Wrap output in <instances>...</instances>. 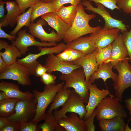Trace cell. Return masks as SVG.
I'll return each instance as SVG.
<instances>
[{
  "label": "cell",
  "instance_id": "1",
  "mask_svg": "<svg viewBox=\"0 0 131 131\" xmlns=\"http://www.w3.org/2000/svg\"><path fill=\"white\" fill-rule=\"evenodd\" d=\"M83 6L81 3L77 5L76 16L70 28L63 39L66 43L84 35L94 33L102 27L99 26L92 27L90 25L89 21L95 18L96 15L87 14Z\"/></svg>",
  "mask_w": 131,
  "mask_h": 131
},
{
  "label": "cell",
  "instance_id": "2",
  "mask_svg": "<svg viewBox=\"0 0 131 131\" xmlns=\"http://www.w3.org/2000/svg\"><path fill=\"white\" fill-rule=\"evenodd\" d=\"M65 82L63 81L57 84L45 86L42 92L37 90H33L34 96L36 99L37 103L35 115L32 120L38 123L44 120L45 111L50 104L52 102L55 95L62 88Z\"/></svg>",
  "mask_w": 131,
  "mask_h": 131
},
{
  "label": "cell",
  "instance_id": "3",
  "mask_svg": "<svg viewBox=\"0 0 131 131\" xmlns=\"http://www.w3.org/2000/svg\"><path fill=\"white\" fill-rule=\"evenodd\" d=\"M59 78L60 80L65 82L63 88H73L84 100L85 103H88L89 92L88 85L85 81V75L82 68L75 69L68 74H62Z\"/></svg>",
  "mask_w": 131,
  "mask_h": 131
},
{
  "label": "cell",
  "instance_id": "4",
  "mask_svg": "<svg viewBox=\"0 0 131 131\" xmlns=\"http://www.w3.org/2000/svg\"><path fill=\"white\" fill-rule=\"evenodd\" d=\"M112 94L103 98L96 108L98 121L120 116L125 118L127 114L124 107Z\"/></svg>",
  "mask_w": 131,
  "mask_h": 131
},
{
  "label": "cell",
  "instance_id": "5",
  "mask_svg": "<svg viewBox=\"0 0 131 131\" xmlns=\"http://www.w3.org/2000/svg\"><path fill=\"white\" fill-rule=\"evenodd\" d=\"M84 100L74 90H71L68 98L59 110H54L53 115L58 121L63 118H67V112L74 113L78 114L83 119L86 112V106Z\"/></svg>",
  "mask_w": 131,
  "mask_h": 131
},
{
  "label": "cell",
  "instance_id": "6",
  "mask_svg": "<svg viewBox=\"0 0 131 131\" xmlns=\"http://www.w3.org/2000/svg\"><path fill=\"white\" fill-rule=\"evenodd\" d=\"M129 58L119 62L114 66L118 72L113 84L116 98L120 102L122 101L123 93L126 89L131 87V64Z\"/></svg>",
  "mask_w": 131,
  "mask_h": 131
},
{
  "label": "cell",
  "instance_id": "7",
  "mask_svg": "<svg viewBox=\"0 0 131 131\" xmlns=\"http://www.w3.org/2000/svg\"><path fill=\"white\" fill-rule=\"evenodd\" d=\"M37 103L34 95L29 100H20L16 104L15 113L7 117L10 121L20 123L32 120L36 115Z\"/></svg>",
  "mask_w": 131,
  "mask_h": 131
},
{
  "label": "cell",
  "instance_id": "8",
  "mask_svg": "<svg viewBox=\"0 0 131 131\" xmlns=\"http://www.w3.org/2000/svg\"><path fill=\"white\" fill-rule=\"evenodd\" d=\"M38 50L40 51L36 54L29 53L25 57L17 59L16 62L26 66L29 69L31 75H35V68L39 63L37 60L39 57L42 56L52 54H59L66 48V44L64 42L59 43L52 47H38Z\"/></svg>",
  "mask_w": 131,
  "mask_h": 131
},
{
  "label": "cell",
  "instance_id": "9",
  "mask_svg": "<svg viewBox=\"0 0 131 131\" xmlns=\"http://www.w3.org/2000/svg\"><path fill=\"white\" fill-rule=\"evenodd\" d=\"M29 69L25 65L16 62L8 66L7 69L0 73V79H6L16 81L24 87L32 84Z\"/></svg>",
  "mask_w": 131,
  "mask_h": 131
},
{
  "label": "cell",
  "instance_id": "10",
  "mask_svg": "<svg viewBox=\"0 0 131 131\" xmlns=\"http://www.w3.org/2000/svg\"><path fill=\"white\" fill-rule=\"evenodd\" d=\"M85 7L84 9L91 11L93 13L100 15L104 19L105 24L104 26L111 28H116L120 29L121 32L127 30V26L123 23V21L116 19L110 15L105 7L101 4L95 3L97 7H94L93 4L88 0H83L81 2Z\"/></svg>",
  "mask_w": 131,
  "mask_h": 131
},
{
  "label": "cell",
  "instance_id": "11",
  "mask_svg": "<svg viewBox=\"0 0 131 131\" xmlns=\"http://www.w3.org/2000/svg\"><path fill=\"white\" fill-rule=\"evenodd\" d=\"M17 36L15 40L11 41L20 51L22 56L26 54L29 50V47L35 46L50 47L57 44V42H40L36 41L35 37L26 33V29L20 30L17 33Z\"/></svg>",
  "mask_w": 131,
  "mask_h": 131
},
{
  "label": "cell",
  "instance_id": "12",
  "mask_svg": "<svg viewBox=\"0 0 131 131\" xmlns=\"http://www.w3.org/2000/svg\"><path fill=\"white\" fill-rule=\"evenodd\" d=\"M120 30L116 28L104 26L91 33L89 36L93 45L98 49L105 47L112 43L117 37Z\"/></svg>",
  "mask_w": 131,
  "mask_h": 131
},
{
  "label": "cell",
  "instance_id": "13",
  "mask_svg": "<svg viewBox=\"0 0 131 131\" xmlns=\"http://www.w3.org/2000/svg\"><path fill=\"white\" fill-rule=\"evenodd\" d=\"M47 22L41 18L38 20L36 23L31 22L28 27L30 33L40 39L41 42H60L62 39L57 32L52 30L51 33H48L43 27Z\"/></svg>",
  "mask_w": 131,
  "mask_h": 131
},
{
  "label": "cell",
  "instance_id": "14",
  "mask_svg": "<svg viewBox=\"0 0 131 131\" xmlns=\"http://www.w3.org/2000/svg\"><path fill=\"white\" fill-rule=\"evenodd\" d=\"M43 66L47 69L46 73H51L57 71L62 74H66L77 68H82L81 66L71 62H64L54 54H49L46 58Z\"/></svg>",
  "mask_w": 131,
  "mask_h": 131
},
{
  "label": "cell",
  "instance_id": "15",
  "mask_svg": "<svg viewBox=\"0 0 131 131\" xmlns=\"http://www.w3.org/2000/svg\"><path fill=\"white\" fill-rule=\"evenodd\" d=\"M88 88L89 96L88 102L86 105V112L83 119L84 121L92 114L103 98L111 94L108 89H99L95 84L89 85Z\"/></svg>",
  "mask_w": 131,
  "mask_h": 131
},
{
  "label": "cell",
  "instance_id": "16",
  "mask_svg": "<svg viewBox=\"0 0 131 131\" xmlns=\"http://www.w3.org/2000/svg\"><path fill=\"white\" fill-rule=\"evenodd\" d=\"M111 44L112 49L110 57L104 63L110 62L113 67L119 62L127 58L128 56L122 34L119 33L118 36Z\"/></svg>",
  "mask_w": 131,
  "mask_h": 131
},
{
  "label": "cell",
  "instance_id": "17",
  "mask_svg": "<svg viewBox=\"0 0 131 131\" xmlns=\"http://www.w3.org/2000/svg\"><path fill=\"white\" fill-rule=\"evenodd\" d=\"M98 51L97 48L93 52L71 62L73 64L80 66L83 68L87 83L91 76L98 70L99 66L96 58V56Z\"/></svg>",
  "mask_w": 131,
  "mask_h": 131
},
{
  "label": "cell",
  "instance_id": "18",
  "mask_svg": "<svg viewBox=\"0 0 131 131\" xmlns=\"http://www.w3.org/2000/svg\"><path fill=\"white\" fill-rule=\"evenodd\" d=\"M49 25L63 39L71 25L61 19L55 12H50L41 16Z\"/></svg>",
  "mask_w": 131,
  "mask_h": 131
},
{
  "label": "cell",
  "instance_id": "19",
  "mask_svg": "<svg viewBox=\"0 0 131 131\" xmlns=\"http://www.w3.org/2000/svg\"><path fill=\"white\" fill-rule=\"evenodd\" d=\"M0 90L5 93L10 98L26 100L34 96L33 94L29 91L23 92L20 90L17 85L2 80L0 82Z\"/></svg>",
  "mask_w": 131,
  "mask_h": 131
},
{
  "label": "cell",
  "instance_id": "20",
  "mask_svg": "<svg viewBox=\"0 0 131 131\" xmlns=\"http://www.w3.org/2000/svg\"><path fill=\"white\" fill-rule=\"evenodd\" d=\"M58 123L66 131H86L84 121L75 113H71L67 118L60 119Z\"/></svg>",
  "mask_w": 131,
  "mask_h": 131
},
{
  "label": "cell",
  "instance_id": "21",
  "mask_svg": "<svg viewBox=\"0 0 131 131\" xmlns=\"http://www.w3.org/2000/svg\"><path fill=\"white\" fill-rule=\"evenodd\" d=\"M113 67L110 62L107 63L104 62L99 65L97 70L94 72L90 77L87 84L88 85L92 84L95 80L101 78L106 84V82L108 78H110L114 82L117 75L112 70Z\"/></svg>",
  "mask_w": 131,
  "mask_h": 131
},
{
  "label": "cell",
  "instance_id": "22",
  "mask_svg": "<svg viewBox=\"0 0 131 131\" xmlns=\"http://www.w3.org/2000/svg\"><path fill=\"white\" fill-rule=\"evenodd\" d=\"M67 48H71L85 55L94 52L97 48L93 44L89 36H81L66 43Z\"/></svg>",
  "mask_w": 131,
  "mask_h": 131
},
{
  "label": "cell",
  "instance_id": "23",
  "mask_svg": "<svg viewBox=\"0 0 131 131\" xmlns=\"http://www.w3.org/2000/svg\"><path fill=\"white\" fill-rule=\"evenodd\" d=\"M124 117L118 116L111 118L99 121V126L101 131H124L126 124Z\"/></svg>",
  "mask_w": 131,
  "mask_h": 131
},
{
  "label": "cell",
  "instance_id": "24",
  "mask_svg": "<svg viewBox=\"0 0 131 131\" xmlns=\"http://www.w3.org/2000/svg\"><path fill=\"white\" fill-rule=\"evenodd\" d=\"M6 5L7 13L2 19L5 22L3 26L9 25L13 27L17 23V20L18 16L22 13L16 1L11 0L4 1Z\"/></svg>",
  "mask_w": 131,
  "mask_h": 131
},
{
  "label": "cell",
  "instance_id": "25",
  "mask_svg": "<svg viewBox=\"0 0 131 131\" xmlns=\"http://www.w3.org/2000/svg\"><path fill=\"white\" fill-rule=\"evenodd\" d=\"M50 12H56L51 2H45L40 0L38 1L33 6L31 22H33L39 16Z\"/></svg>",
  "mask_w": 131,
  "mask_h": 131
},
{
  "label": "cell",
  "instance_id": "26",
  "mask_svg": "<svg viewBox=\"0 0 131 131\" xmlns=\"http://www.w3.org/2000/svg\"><path fill=\"white\" fill-rule=\"evenodd\" d=\"M77 11V6L71 5L65 6L64 5L55 13L65 22L71 26Z\"/></svg>",
  "mask_w": 131,
  "mask_h": 131
},
{
  "label": "cell",
  "instance_id": "27",
  "mask_svg": "<svg viewBox=\"0 0 131 131\" xmlns=\"http://www.w3.org/2000/svg\"><path fill=\"white\" fill-rule=\"evenodd\" d=\"M71 90L69 88L65 89L63 87L55 95L52 103L46 113H52L53 110H57L62 106L66 101Z\"/></svg>",
  "mask_w": 131,
  "mask_h": 131
},
{
  "label": "cell",
  "instance_id": "28",
  "mask_svg": "<svg viewBox=\"0 0 131 131\" xmlns=\"http://www.w3.org/2000/svg\"><path fill=\"white\" fill-rule=\"evenodd\" d=\"M3 52L0 51V56L8 65L16 62L17 58L22 56L19 50L13 44L9 45Z\"/></svg>",
  "mask_w": 131,
  "mask_h": 131
},
{
  "label": "cell",
  "instance_id": "29",
  "mask_svg": "<svg viewBox=\"0 0 131 131\" xmlns=\"http://www.w3.org/2000/svg\"><path fill=\"white\" fill-rule=\"evenodd\" d=\"M19 100L9 98L0 101V117H8L14 114L16 104Z\"/></svg>",
  "mask_w": 131,
  "mask_h": 131
},
{
  "label": "cell",
  "instance_id": "30",
  "mask_svg": "<svg viewBox=\"0 0 131 131\" xmlns=\"http://www.w3.org/2000/svg\"><path fill=\"white\" fill-rule=\"evenodd\" d=\"M85 55L75 49L66 48L63 51L57 54L56 56L64 62H72Z\"/></svg>",
  "mask_w": 131,
  "mask_h": 131
},
{
  "label": "cell",
  "instance_id": "31",
  "mask_svg": "<svg viewBox=\"0 0 131 131\" xmlns=\"http://www.w3.org/2000/svg\"><path fill=\"white\" fill-rule=\"evenodd\" d=\"M33 6L29 8L27 11L22 13L18 17L17 20V25L14 29L10 33V35H16L17 32L24 26L28 27L31 22V16Z\"/></svg>",
  "mask_w": 131,
  "mask_h": 131
},
{
  "label": "cell",
  "instance_id": "32",
  "mask_svg": "<svg viewBox=\"0 0 131 131\" xmlns=\"http://www.w3.org/2000/svg\"><path fill=\"white\" fill-rule=\"evenodd\" d=\"M44 120V123L38 125L39 128L42 131H54L58 121L52 113H46Z\"/></svg>",
  "mask_w": 131,
  "mask_h": 131
},
{
  "label": "cell",
  "instance_id": "33",
  "mask_svg": "<svg viewBox=\"0 0 131 131\" xmlns=\"http://www.w3.org/2000/svg\"><path fill=\"white\" fill-rule=\"evenodd\" d=\"M112 49L111 44L105 47L98 49V52L96 56V58L99 66L110 58Z\"/></svg>",
  "mask_w": 131,
  "mask_h": 131
},
{
  "label": "cell",
  "instance_id": "34",
  "mask_svg": "<svg viewBox=\"0 0 131 131\" xmlns=\"http://www.w3.org/2000/svg\"><path fill=\"white\" fill-rule=\"evenodd\" d=\"M122 32L124 43L129 57V61L131 64V28L129 31L127 30Z\"/></svg>",
  "mask_w": 131,
  "mask_h": 131
},
{
  "label": "cell",
  "instance_id": "35",
  "mask_svg": "<svg viewBox=\"0 0 131 131\" xmlns=\"http://www.w3.org/2000/svg\"><path fill=\"white\" fill-rule=\"evenodd\" d=\"M83 0H51L50 1L53 7L56 11L58 10L61 7L66 4L77 6Z\"/></svg>",
  "mask_w": 131,
  "mask_h": 131
},
{
  "label": "cell",
  "instance_id": "36",
  "mask_svg": "<svg viewBox=\"0 0 131 131\" xmlns=\"http://www.w3.org/2000/svg\"><path fill=\"white\" fill-rule=\"evenodd\" d=\"M37 123L32 120L29 122H25L21 123L20 131H40Z\"/></svg>",
  "mask_w": 131,
  "mask_h": 131
},
{
  "label": "cell",
  "instance_id": "37",
  "mask_svg": "<svg viewBox=\"0 0 131 131\" xmlns=\"http://www.w3.org/2000/svg\"><path fill=\"white\" fill-rule=\"evenodd\" d=\"M90 2L93 1L95 3L101 4L105 7L113 10L115 9H120L117 5V0H88Z\"/></svg>",
  "mask_w": 131,
  "mask_h": 131
},
{
  "label": "cell",
  "instance_id": "38",
  "mask_svg": "<svg viewBox=\"0 0 131 131\" xmlns=\"http://www.w3.org/2000/svg\"><path fill=\"white\" fill-rule=\"evenodd\" d=\"M40 0H15L17 3L22 13L25 12L26 9L32 6Z\"/></svg>",
  "mask_w": 131,
  "mask_h": 131
},
{
  "label": "cell",
  "instance_id": "39",
  "mask_svg": "<svg viewBox=\"0 0 131 131\" xmlns=\"http://www.w3.org/2000/svg\"><path fill=\"white\" fill-rule=\"evenodd\" d=\"M117 5L125 13H131V0H117Z\"/></svg>",
  "mask_w": 131,
  "mask_h": 131
},
{
  "label": "cell",
  "instance_id": "40",
  "mask_svg": "<svg viewBox=\"0 0 131 131\" xmlns=\"http://www.w3.org/2000/svg\"><path fill=\"white\" fill-rule=\"evenodd\" d=\"M40 78L41 81L45 86L56 84V77L51 73H46Z\"/></svg>",
  "mask_w": 131,
  "mask_h": 131
},
{
  "label": "cell",
  "instance_id": "41",
  "mask_svg": "<svg viewBox=\"0 0 131 131\" xmlns=\"http://www.w3.org/2000/svg\"><path fill=\"white\" fill-rule=\"evenodd\" d=\"M96 114V109L92 114L84 120L86 131H94L95 129V126L94 124V119Z\"/></svg>",
  "mask_w": 131,
  "mask_h": 131
},
{
  "label": "cell",
  "instance_id": "42",
  "mask_svg": "<svg viewBox=\"0 0 131 131\" xmlns=\"http://www.w3.org/2000/svg\"><path fill=\"white\" fill-rule=\"evenodd\" d=\"M21 123L10 120L8 124L0 131H20Z\"/></svg>",
  "mask_w": 131,
  "mask_h": 131
},
{
  "label": "cell",
  "instance_id": "43",
  "mask_svg": "<svg viewBox=\"0 0 131 131\" xmlns=\"http://www.w3.org/2000/svg\"><path fill=\"white\" fill-rule=\"evenodd\" d=\"M5 24L4 22L0 21V38H4L8 39L11 41L15 40L17 37L16 35H12L6 33L2 29V27Z\"/></svg>",
  "mask_w": 131,
  "mask_h": 131
},
{
  "label": "cell",
  "instance_id": "44",
  "mask_svg": "<svg viewBox=\"0 0 131 131\" xmlns=\"http://www.w3.org/2000/svg\"><path fill=\"white\" fill-rule=\"evenodd\" d=\"M47 71V68L39 63L35 68V75L38 77H40L46 73Z\"/></svg>",
  "mask_w": 131,
  "mask_h": 131
},
{
  "label": "cell",
  "instance_id": "45",
  "mask_svg": "<svg viewBox=\"0 0 131 131\" xmlns=\"http://www.w3.org/2000/svg\"><path fill=\"white\" fill-rule=\"evenodd\" d=\"M8 66V65L0 56V73L5 71Z\"/></svg>",
  "mask_w": 131,
  "mask_h": 131
},
{
  "label": "cell",
  "instance_id": "46",
  "mask_svg": "<svg viewBox=\"0 0 131 131\" xmlns=\"http://www.w3.org/2000/svg\"><path fill=\"white\" fill-rule=\"evenodd\" d=\"M124 102L126 107L129 111L130 117L129 120L131 122V98L125 99Z\"/></svg>",
  "mask_w": 131,
  "mask_h": 131
},
{
  "label": "cell",
  "instance_id": "47",
  "mask_svg": "<svg viewBox=\"0 0 131 131\" xmlns=\"http://www.w3.org/2000/svg\"><path fill=\"white\" fill-rule=\"evenodd\" d=\"M9 121L7 117H0V130L5 126Z\"/></svg>",
  "mask_w": 131,
  "mask_h": 131
},
{
  "label": "cell",
  "instance_id": "48",
  "mask_svg": "<svg viewBox=\"0 0 131 131\" xmlns=\"http://www.w3.org/2000/svg\"><path fill=\"white\" fill-rule=\"evenodd\" d=\"M4 1L3 0H0V19L3 18L4 16L5 9L4 5Z\"/></svg>",
  "mask_w": 131,
  "mask_h": 131
},
{
  "label": "cell",
  "instance_id": "49",
  "mask_svg": "<svg viewBox=\"0 0 131 131\" xmlns=\"http://www.w3.org/2000/svg\"><path fill=\"white\" fill-rule=\"evenodd\" d=\"M9 45L8 43L5 41L0 40V50L2 49H5Z\"/></svg>",
  "mask_w": 131,
  "mask_h": 131
},
{
  "label": "cell",
  "instance_id": "50",
  "mask_svg": "<svg viewBox=\"0 0 131 131\" xmlns=\"http://www.w3.org/2000/svg\"><path fill=\"white\" fill-rule=\"evenodd\" d=\"M10 98L4 92L0 91V101Z\"/></svg>",
  "mask_w": 131,
  "mask_h": 131
},
{
  "label": "cell",
  "instance_id": "51",
  "mask_svg": "<svg viewBox=\"0 0 131 131\" xmlns=\"http://www.w3.org/2000/svg\"><path fill=\"white\" fill-rule=\"evenodd\" d=\"M54 131H66L65 130L62 126L58 123L56 126Z\"/></svg>",
  "mask_w": 131,
  "mask_h": 131
},
{
  "label": "cell",
  "instance_id": "52",
  "mask_svg": "<svg viewBox=\"0 0 131 131\" xmlns=\"http://www.w3.org/2000/svg\"><path fill=\"white\" fill-rule=\"evenodd\" d=\"M124 131H131V128H130L128 124V123L126 124Z\"/></svg>",
  "mask_w": 131,
  "mask_h": 131
},
{
  "label": "cell",
  "instance_id": "53",
  "mask_svg": "<svg viewBox=\"0 0 131 131\" xmlns=\"http://www.w3.org/2000/svg\"><path fill=\"white\" fill-rule=\"evenodd\" d=\"M44 2H48L50 1L51 0H40Z\"/></svg>",
  "mask_w": 131,
  "mask_h": 131
},
{
  "label": "cell",
  "instance_id": "54",
  "mask_svg": "<svg viewBox=\"0 0 131 131\" xmlns=\"http://www.w3.org/2000/svg\"><path fill=\"white\" fill-rule=\"evenodd\" d=\"M129 14H130V16L131 18V13H130Z\"/></svg>",
  "mask_w": 131,
  "mask_h": 131
},
{
  "label": "cell",
  "instance_id": "55",
  "mask_svg": "<svg viewBox=\"0 0 131 131\" xmlns=\"http://www.w3.org/2000/svg\"><path fill=\"white\" fill-rule=\"evenodd\" d=\"M7 0H3V1H4V0H5V1H7Z\"/></svg>",
  "mask_w": 131,
  "mask_h": 131
}]
</instances>
